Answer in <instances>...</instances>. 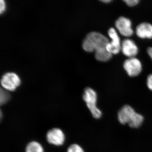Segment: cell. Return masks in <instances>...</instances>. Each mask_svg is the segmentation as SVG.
Returning <instances> with one entry per match:
<instances>
[{
  "instance_id": "6da1fadb",
  "label": "cell",
  "mask_w": 152,
  "mask_h": 152,
  "mask_svg": "<svg viewBox=\"0 0 152 152\" xmlns=\"http://www.w3.org/2000/svg\"><path fill=\"white\" fill-rule=\"evenodd\" d=\"M109 42L108 38L101 33L91 32L86 36L83 41L82 47L86 51L95 52V58L98 61L106 62L112 57V54L106 48Z\"/></svg>"
},
{
  "instance_id": "7a4b0ae2",
  "label": "cell",
  "mask_w": 152,
  "mask_h": 152,
  "mask_svg": "<svg viewBox=\"0 0 152 152\" xmlns=\"http://www.w3.org/2000/svg\"><path fill=\"white\" fill-rule=\"evenodd\" d=\"M118 119L122 124H129L131 128H137L142 125L144 117L137 113L131 106H124L118 113Z\"/></svg>"
},
{
  "instance_id": "3957f363",
  "label": "cell",
  "mask_w": 152,
  "mask_h": 152,
  "mask_svg": "<svg viewBox=\"0 0 152 152\" xmlns=\"http://www.w3.org/2000/svg\"><path fill=\"white\" fill-rule=\"evenodd\" d=\"M83 98L93 117L96 119L100 118L102 113L97 107V96L94 90L91 88H86L83 94Z\"/></svg>"
},
{
  "instance_id": "277c9868",
  "label": "cell",
  "mask_w": 152,
  "mask_h": 152,
  "mask_svg": "<svg viewBox=\"0 0 152 152\" xmlns=\"http://www.w3.org/2000/svg\"><path fill=\"white\" fill-rule=\"evenodd\" d=\"M1 83L4 89L14 91L20 85L21 80L16 74L8 72L3 75L1 79Z\"/></svg>"
},
{
  "instance_id": "5b68a950",
  "label": "cell",
  "mask_w": 152,
  "mask_h": 152,
  "mask_svg": "<svg viewBox=\"0 0 152 152\" xmlns=\"http://www.w3.org/2000/svg\"><path fill=\"white\" fill-rule=\"evenodd\" d=\"M46 139L49 143L58 146L64 144L65 141V135L59 128H54L48 131Z\"/></svg>"
},
{
  "instance_id": "8992f818",
  "label": "cell",
  "mask_w": 152,
  "mask_h": 152,
  "mask_svg": "<svg viewBox=\"0 0 152 152\" xmlns=\"http://www.w3.org/2000/svg\"><path fill=\"white\" fill-rule=\"evenodd\" d=\"M108 35L111 39V41L107 45V50L111 54H117L121 50V45L119 37L116 31L113 28H110L109 30Z\"/></svg>"
},
{
  "instance_id": "52a82bcc",
  "label": "cell",
  "mask_w": 152,
  "mask_h": 152,
  "mask_svg": "<svg viewBox=\"0 0 152 152\" xmlns=\"http://www.w3.org/2000/svg\"><path fill=\"white\" fill-rule=\"evenodd\" d=\"M124 67L130 77L138 75L142 71V64L140 60L137 58H129L125 61Z\"/></svg>"
},
{
  "instance_id": "ba28073f",
  "label": "cell",
  "mask_w": 152,
  "mask_h": 152,
  "mask_svg": "<svg viewBox=\"0 0 152 152\" xmlns=\"http://www.w3.org/2000/svg\"><path fill=\"white\" fill-rule=\"evenodd\" d=\"M115 26L122 35L129 37L134 34L130 20L125 17H120L115 22Z\"/></svg>"
},
{
  "instance_id": "9c48e42d",
  "label": "cell",
  "mask_w": 152,
  "mask_h": 152,
  "mask_svg": "<svg viewBox=\"0 0 152 152\" xmlns=\"http://www.w3.org/2000/svg\"><path fill=\"white\" fill-rule=\"evenodd\" d=\"M121 50L125 56L133 58L137 54L138 49L134 41L127 39L123 40L121 44Z\"/></svg>"
},
{
  "instance_id": "30bf717a",
  "label": "cell",
  "mask_w": 152,
  "mask_h": 152,
  "mask_svg": "<svg viewBox=\"0 0 152 152\" xmlns=\"http://www.w3.org/2000/svg\"><path fill=\"white\" fill-rule=\"evenodd\" d=\"M136 34L139 37L152 39V25L147 23L140 24L136 28Z\"/></svg>"
},
{
  "instance_id": "8fae6325",
  "label": "cell",
  "mask_w": 152,
  "mask_h": 152,
  "mask_svg": "<svg viewBox=\"0 0 152 152\" xmlns=\"http://www.w3.org/2000/svg\"><path fill=\"white\" fill-rule=\"evenodd\" d=\"M25 152H44V148L39 142L34 141L28 144Z\"/></svg>"
},
{
  "instance_id": "7c38bea8",
  "label": "cell",
  "mask_w": 152,
  "mask_h": 152,
  "mask_svg": "<svg viewBox=\"0 0 152 152\" xmlns=\"http://www.w3.org/2000/svg\"><path fill=\"white\" fill-rule=\"evenodd\" d=\"M10 99V96L7 91L1 88L0 90V104L1 105L7 103Z\"/></svg>"
},
{
  "instance_id": "4fadbf2b",
  "label": "cell",
  "mask_w": 152,
  "mask_h": 152,
  "mask_svg": "<svg viewBox=\"0 0 152 152\" xmlns=\"http://www.w3.org/2000/svg\"><path fill=\"white\" fill-rule=\"evenodd\" d=\"M67 152H85L83 148L77 144L70 145L67 150Z\"/></svg>"
},
{
  "instance_id": "5bb4252c",
  "label": "cell",
  "mask_w": 152,
  "mask_h": 152,
  "mask_svg": "<svg viewBox=\"0 0 152 152\" xmlns=\"http://www.w3.org/2000/svg\"><path fill=\"white\" fill-rule=\"evenodd\" d=\"M124 1H125L128 6L133 7L137 4L140 1L139 0H124Z\"/></svg>"
},
{
  "instance_id": "9a60e30c",
  "label": "cell",
  "mask_w": 152,
  "mask_h": 152,
  "mask_svg": "<svg viewBox=\"0 0 152 152\" xmlns=\"http://www.w3.org/2000/svg\"><path fill=\"white\" fill-rule=\"evenodd\" d=\"M147 86L152 91V74L148 77L147 79Z\"/></svg>"
},
{
  "instance_id": "2e32d148",
  "label": "cell",
  "mask_w": 152,
  "mask_h": 152,
  "mask_svg": "<svg viewBox=\"0 0 152 152\" xmlns=\"http://www.w3.org/2000/svg\"><path fill=\"white\" fill-rule=\"evenodd\" d=\"M6 10V3L3 0L0 1V13L1 14Z\"/></svg>"
},
{
  "instance_id": "e0dca14e",
  "label": "cell",
  "mask_w": 152,
  "mask_h": 152,
  "mask_svg": "<svg viewBox=\"0 0 152 152\" xmlns=\"http://www.w3.org/2000/svg\"><path fill=\"white\" fill-rule=\"evenodd\" d=\"M148 53L152 59V48H149L148 49Z\"/></svg>"
},
{
  "instance_id": "ac0fdd59",
  "label": "cell",
  "mask_w": 152,
  "mask_h": 152,
  "mask_svg": "<svg viewBox=\"0 0 152 152\" xmlns=\"http://www.w3.org/2000/svg\"><path fill=\"white\" fill-rule=\"evenodd\" d=\"M101 1L103 2L107 3L111 1V0H102V1Z\"/></svg>"
}]
</instances>
